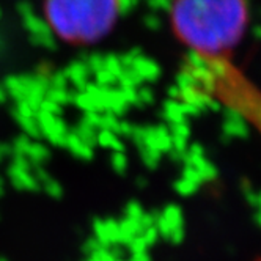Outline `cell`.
Instances as JSON below:
<instances>
[{
    "label": "cell",
    "instance_id": "cell-3",
    "mask_svg": "<svg viewBox=\"0 0 261 261\" xmlns=\"http://www.w3.org/2000/svg\"><path fill=\"white\" fill-rule=\"evenodd\" d=\"M258 261H261V258H259V259H258Z\"/></svg>",
    "mask_w": 261,
    "mask_h": 261
},
{
    "label": "cell",
    "instance_id": "cell-1",
    "mask_svg": "<svg viewBox=\"0 0 261 261\" xmlns=\"http://www.w3.org/2000/svg\"><path fill=\"white\" fill-rule=\"evenodd\" d=\"M173 24L186 44L204 54L230 49L246 25L244 0H176Z\"/></svg>",
    "mask_w": 261,
    "mask_h": 261
},
{
    "label": "cell",
    "instance_id": "cell-2",
    "mask_svg": "<svg viewBox=\"0 0 261 261\" xmlns=\"http://www.w3.org/2000/svg\"><path fill=\"white\" fill-rule=\"evenodd\" d=\"M118 7V0H46V14L65 40L87 43L110 30Z\"/></svg>",
    "mask_w": 261,
    "mask_h": 261
}]
</instances>
